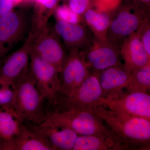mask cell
<instances>
[{
	"mask_svg": "<svg viewBox=\"0 0 150 150\" xmlns=\"http://www.w3.org/2000/svg\"><path fill=\"white\" fill-rule=\"evenodd\" d=\"M149 18L147 8L134 1L128 4L119 9L111 19L106 38L120 48L125 38L137 33Z\"/></svg>",
	"mask_w": 150,
	"mask_h": 150,
	"instance_id": "obj_4",
	"label": "cell"
},
{
	"mask_svg": "<svg viewBox=\"0 0 150 150\" xmlns=\"http://www.w3.org/2000/svg\"><path fill=\"white\" fill-rule=\"evenodd\" d=\"M120 52L124 62L123 67L130 73L150 65V56L136 33H132L123 40Z\"/></svg>",
	"mask_w": 150,
	"mask_h": 150,
	"instance_id": "obj_14",
	"label": "cell"
},
{
	"mask_svg": "<svg viewBox=\"0 0 150 150\" xmlns=\"http://www.w3.org/2000/svg\"><path fill=\"white\" fill-rule=\"evenodd\" d=\"M16 88L0 78V108L13 110Z\"/></svg>",
	"mask_w": 150,
	"mask_h": 150,
	"instance_id": "obj_23",
	"label": "cell"
},
{
	"mask_svg": "<svg viewBox=\"0 0 150 150\" xmlns=\"http://www.w3.org/2000/svg\"><path fill=\"white\" fill-rule=\"evenodd\" d=\"M68 5L75 13L83 16L87 11L93 8V0H68Z\"/></svg>",
	"mask_w": 150,
	"mask_h": 150,
	"instance_id": "obj_26",
	"label": "cell"
},
{
	"mask_svg": "<svg viewBox=\"0 0 150 150\" xmlns=\"http://www.w3.org/2000/svg\"><path fill=\"white\" fill-rule=\"evenodd\" d=\"M136 33L139 36L145 50L150 56V25L149 18L143 23Z\"/></svg>",
	"mask_w": 150,
	"mask_h": 150,
	"instance_id": "obj_27",
	"label": "cell"
},
{
	"mask_svg": "<svg viewBox=\"0 0 150 150\" xmlns=\"http://www.w3.org/2000/svg\"><path fill=\"white\" fill-rule=\"evenodd\" d=\"M150 89V65L131 72L126 93H148Z\"/></svg>",
	"mask_w": 150,
	"mask_h": 150,
	"instance_id": "obj_21",
	"label": "cell"
},
{
	"mask_svg": "<svg viewBox=\"0 0 150 150\" xmlns=\"http://www.w3.org/2000/svg\"><path fill=\"white\" fill-rule=\"evenodd\" d=\"M4 141L0 140V150H2Z\"/></svg>",
	"mask_w": 150,
	"mask_h": 150,
	"instance_id": "obj_31",
	"label": "cell"
},
{
	"mask_svg": "<svg viewBox=\"0 0 150 150\" xmlns=\"http://www.w3.org/2000/svg\"><path fill=\"white\" fill-rule=\"evenodd\" d=\"M54 28L70 51H80L90 42L88 32L83 24H72L57 20Z\"/></svg>",
	"mask_w": 150,
	"mask_h": 150,
	"instance_id": "obj_15",
	"label": "cell"
},
{
	"mask_svg": "<svg viewBox=\"0 0 150 150\" xmlns=\"http://www.w3.org/2000/svg\"><path fill=\"white\" fill-rule=\"evenodd\" d=\"M86 48L85 51L81 52L90 69L99 71L122 64L120 48L107 39L94 36Z\"/></svg>",
	"mask_w": 150,
	"mask_h": 150,
	"instance_id": "obj_11",
	"label": "cell"
},
{
	"mask_svg": "<svg viewBox=\"0 0 150 150\" xmlns=\"http://www.w3.org/2000/svg\"><path fill=\"white\" fill-rule=\"evenodd\" d=\"M60 1H67V0H60Z\"/></svg>",
	"mask_w": 150,
	"mask_h": 150,
	"instance_id": "obj_32",
	"label": "cell"
},
{
	"mask_svg": "<svg viewBox=\"0 0 150 150\" xmlns=\"http://www.w3.org/2000/svg\"><path fill=\"white\" fill-rule=\"evenodd\" d=\"M110 14L95 9L88 10L83 16L84 22L88 25L95 37L105 39L111 21Z\"/></svg>",
	"mask_w": 150,
	"mask_h": 150,
	"instance_id": "obj_19",
	"label": "cell"
},
{
	"mask_svg": "<svg viewBox=\"0 0 150 150\" xmlns=\"http://www.w3.org/2000/svg\"><path fill=\"white\" fill-rule=\"evenodd\" d=\"M21 122L13 110L0 108V140H13L18 134Z\"/></svg>",
	"mask_w": 150,
	"mask_h": 150,
	"instance_id": "obj_20",
	"label": "cell"
},
{
	"mask_svg": "<svg viewBox=\"0 0 150 150\" xmlns=\"http://www.w3.org/2000/svg\"><path fill=\"white\" fill-rule=\"evenodd\" d=\"M35 4L32 25L38 27L48 23L54 14L59 0H33Z\"/></svg>",
	"mask_w": 150,
	"mask_h": 150,
	"instance_id": "obj_22",
	"label": "cell"
},
{
	"mask_svg": "<svg viewBox=\"0 0 150 150\" xmlns=\"http://www.w3.org/2000/svg\"><path fill=\"white\" fill-rule=\"evenodd\" d=\"M72 150H123L112 138L101 133L79 135Z\"/></svg>",
	"mask_w": 150,
	"mask_h": 150,
	"instance_id": "obj_18",
	"label": "cell"
},
{
	"mask_svg": "<svg viewBox=\"0 0 150 150\" xmlns=\"http://www.w3.org/2000/svg\"><path fill=\"white\" fill-rule=\"evenodd\" d=\"M34 37L31 29L22 46L0 63V78L17 87L29 70L30 54Z\"/></svg>",
	"mask_w": 150,
	"mask_h": 150,
	"instance_id": "obj_10",
	"label": "cell"
},
{
	"mask_svg": "<svg viewBox=\"0 0 150 150\" xmlns=\"http://www.w3.org/2000/svg\"><path fill=\"white\" fill-rule=\"evenodd\" d=\"M34 37L31 50L54 66L61 74L67 55L54 28L48 23L39 27L32 26Z\"/></svg>",
	"mask_w": 150,
	"mask_h": 150,
	"instance_id": "obj_6",
	"label": "cell"
},
{
	"mask_svg": "<svg viewBox=\"0 0 150 150\" xmlns=\"http://www.w3.org/2000/svg\"><path fill=\"white\" fill-rule=\"evenodd\" d=\"M42 136L54 150H72L79 135L67 128L34 125L30 128Z\"/></svg>",
	"mask_w": 150,
	"mask_h": 150,
	"instance_id": "obj_16",
	"label": "cell"
},
{
	"mask_svg": "<svg viewBox=\"0 0 150 150\" xmlns=\"http://www.w3.org/2000/svg\"><path fill=\"white\" fill-rule=\"evenodd\" d=\"M101 97L102 91L98 81V72L93 71L71 95H59L55 105V111L76 110L93 112Z\"/></svg>",
	"mask_w": 150,
	"mask_h": 150,
	"instance_id": "obj_5",
	"label": "cell"
},
{
	"mask_svg": "<svg viewBox=\"0 0 150 150\" xmlns=\"http://www.w3.org/2000/svg\"><path fill=\"white\" fill-rule=\"evenodd\" d=\"M27 19L21 9H13L0 17V63L24 36Z\"/></svg>",
	"mask_w": 150,
	"mask_h": 150,
	"instance_id": "obj_8",
	"label": "cell"
},
{
	"mask_svg": "<svg viewBox=\"0 0 150 150\" xmlns=\"http://www.w3.org/2000/svg\"><path fill=\"white\" fill-rule=\"evenodd\" d=\"M15 6L13 0H0V17L12 11Z\"/></svg>",
	"mask_w": 150,
	"mask_h": 150,
	"instance_id": "obj_28",
	"label": "cell"
},
{
	"mask_svg": "<svg viewBox=\"0 0 150 150\" xmlns=\"http://www.w3.org/2000/svg\"><path fill=\"white\" fill-rule=\"evenodd\" d=\"M13 141L15 150H54L46 139L23 123Z\"/></svg>",
	"mask_w": 150,
	"mask_h": 150,
	"instance_id": "obj_17",
	"label": "cell"
},
{
	"mask_svg": "<svg viewBox=\"0 0 150 150\" xmlns=\"http://www.w3.org/2000/svg\"><path fill=\"white\" fill-rule=\"evenodd\" d=\"M122 0H93V6L96 10L111 13L117 10Z\"/></svg>",
	"mask_w": 150,
	"mask_h": 150,
	"instance_id": "obj_25",
	"label": "cell"
},
{
	"mask_svg": "<svg viewBox=\"0 0 150 150\" xmlns=\"http://www.w3.org/2000/svg\"><path fill=\"white\" fill-rule=\"evenodd\" d=\"M134 1L144 6L147 8L149 7L150 0H134Z\"/></svg>",
	"mask_w": 150,
	"mask_h": 150,
	"instance_id": "obj_29",
	"label": "cell"
},
{
	"mask_svg": "<svg viewBox=\"0 0 150 150\" xmlns=\"http://www.w3.org/2000/svg\"><path fill=\"white\" fill-rule=\"evenodd\" d=\"M93 112L107 124L123 150H150V121L120 115L103 105Z\"/></svg>",
	"mask_w": 150,
	"mask_h": 150,
	"instance_id": "obj_1",
	"label": "cell"
},
{
	"mask_svg": "<svg viewBox=\"0 0 150 150\" xmlns=\"http://www.w3.org/2000/svg\"><path fill=\"white\" fill-rule=\"evenodd\" d=\"M30 60V70L36 86L45 99L55 106L61 90L60 73L31 50Z\"/></svg>",
	"mask_w": 150,
	"mask_h": 150,
	"instance_id": "obj_7",
	"label": "cell"
},
{
	"mask_svg": "<svg viewBox=\"0 0 150 150\" xmlns=\"http://www.w3.org/2000/svg\"><path fill=\"white\" fill-rule=\"evenodd\" d=\"M33 1V0H13L15 6L18 5L20 4H21L23 2L25 1Z\"/></svg>",
	"mask_w": 150,
	"mask_h": 150,
	"instance_id": "obj_30",
	"label": "cell"
},
{
	"mask_svg": "<svg viewBox=\"0 0 150 150\" xmlns=\"http://www.w3.org/2000/svg\"><path fill=\"white\" fill-rule=\"evenodd\" d=\"M38 126L67 128L75 131L79 135L101 133L109 136L118 142L115 135L105 126L104 121L94 112L91 111H54L50 112L46 121Z\"/></svg>",
	"mask_w": 150,
	"mask_h": 150,
	"instance_id": "obj_3",
	"label": "cell"
},
{
	"mask_svg": "<svg viewBox=\"0 0 150 150\" xmlns=\"http://www.w3.org/2000/svg\"><path fill=\"white\" fill-rule=\"evenodd\" d=\"M80 51H70L62 67L59 94L70 96L91 74Z\"/></svg>",
	"mask_w": 150,
	"mask_h": 150,
	"instance_id": "obj_12",
	"label": "cell"
},
{
	"mask_svg": "<svg viewBox=\"0 0 150 150\" xmlns=\"http://www.w3.org/2000/svg\"><path fill=\"white\" fill-rule=\"evenodd\" d=\"M54 14L57 20L72 24H82L84 22L83 16L75 13L65 4L57 6Z\"/></svg>",
	"mask_w": 150,
	"mask_h": 150,
	"instance_id": "obj_24",
	"label": "cell"
},
{
	"mask_svg": "<svg viewBox=\"0 0 150 150\" xmlns=\"http://www.w3.org/2000/svg\"><path fill=\"white\" fill-rule=\"evenodd\" d=\"M45 99L38 89L29 68L27 74L16 87L13 110L21 122L27 121L39 126L49 115L44 110Z\"/></svg>",
	"mask_w": 150,
	"mask_h": 150,
	"instance_id": "obj_2",
	"label": "cell"
},
{
	"mask_svg": "<svg viewBox=\"0 0 150 150\" xmlns=\"http://www.w3.org/2000/svg\"><path fill=\"white\" fill-rule=\"evenodd\" d=\"M98 105L120 115L140 117L150 121V95L148 93L125 92L112 99L101 98Z\"/></svg>",
	"mask_w": 150,
	"mask_h": 150,
	"instance_id": "obj_9",
	"label": "cell"
},
{
	"mask_svg": "<svg viewBox=\"0 0 150 150\" xmlns=\"http://www.w3.org/2000/svg\"><path fill=\"white\" fill-rule=\"evenodd\" d=\"M98 72L102 98L112 99L125 92L131 73L123 64L114 66Z\"/></svg>",
	"mask_w": 150,
	"mask_h": 150,
	"instance_id": "obj_13",
	"label": "cell"
}]
</instances>
